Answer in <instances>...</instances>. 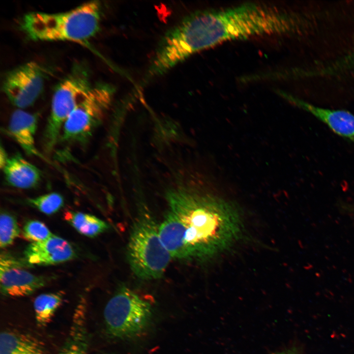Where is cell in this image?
Returning <instances> with one entry per match:
<instances>
[{
    "mask_svg": "<svg viewBox=\"0 0 354 354\" xmlns=\"http://www.w3.org/2000/svg\"><path fill=\"white\" fill-rule=\"evenodd\" d=\"M168 201L159 233L172 258L206 260L227 250L240 236L241 221L232 202L209 193L182 192L170 194Z\"/></svg>",
    "mask_w": 354,
    "mask_h": 354,
    "instance_id": "1",
    "label": "cell"
},
{
    "mask_svg": "<svg viewBox=\"0 0 354 354\" xmlns=\"http://www.w3.org/2000/svg\"><path fill=\"white\" fill-rule=\"evenodd\" d=\"M101 8L100 1L95 0L61 13L29 12L19 20V28L34 41L84 42L98 32Z\"/></svg>",
    "mask_w": 354,
    "mask_h": 354,
    "instance_id": "2",
    "label": "cell"
},
{
    "mask_svg": "<svg viewBox=\"0 0 354 354\" xmlns=\"http://www.w3.org/2000/svg\"><path fill=\"white\" fill-rule=\"evenodd\" d=\"M127 257L132 272L144 280L160 278L172 258L162 242L159 225L148 212L140 213L134 221Z\"/></svg>",
    "mask_w": 354,
    "mask_h": 354,
    "instance_id": "3",
    "label": "cell"
},
{
    "mask_svg": "<svg viewBox=\"0 0 354 354\" xmlns=\"http://www.w3.org/2000/svg\"><path fill=\"white\" fill-rule=\"evenodd\" d=\"M91 87L89 71L83 63H75L56 87L43 133V145L47 152L53 149L60 138L65 120Z\"/></svg>",
    "mask_w": 354,
    "mask_h": 354,
    "instance_id": "4",
    "label": "cell"
},
{
    "mask_svg": "<svg viewBox=\"0 0 354 354\" xmlns=\"http://www.w3.org/2000/svg\"><path fill=\"white\" fill-rule=\"evenodd\" d=\"M152 315L150 303L127 287L116 292L103 314L108 334L121 339L141 335L149 326Z\"/></svg>",
    "mask_w": 354,
    "mask_h": 354,
    "instance_id": "5",
    "label": "cell"
},
{
    "mask_svg": "<svg viewBox=\"0 0 354 354\" xmlns=\"http://www.w3.org/2000/svg\"><path fill=\"white\" fill-rule=\"evenodd\" d=\"M115 90L114 87L106 83L92 86L65 120L60 137L62 141L86 142L109 106Z\"/></svg>",
    "mask_w": 354,
    "mask_h": 354,
    "instance_id": "6",
    "label": "cell"
},
{
    "mask_svg": "<svg viewBox=\"0 0 354 354\" xmlns=\"http://www.w3.org/2000/svg\"><path fill=\"white\" fill-rule=\"evenodd\" d=\"M47 72L35 61H30L8 72L2 82V90L9 101L20 109L32 105L44 87Z\"/></svg>",
    "mask_w": 354,
    "mask_h": 354,
    "instance_id": "7",
    "label": "cell"
},
{
    "mask_svg": "<svg viewBox=\"0 0 354 354\" xmlns=\"http://www.w3.org/2000/svg\"><path fill=\"white\" fill-rule=\"evenodd\" d=\"M47 277L33 274L22 268L20 262L8 255H1L0 287L1 294L7 297L29 295L48 282Z\"/></svg>",
    "mask_w": 354,
    "mask_h": 354,
    "instance_id": "8",
    "label": "cell"
},
{
    "mask_svg": "<svg viewBox=\"0 0 354 354\" xmlns=\"http://www.w3.org/2000/svg\"><path fill=\"white\" fill-rule=\"evenodd\" d=\"M24 254L29 264L36 265L60 263L76 256L73 248L68 241L54 235L44 241L31 242Z\"/></svg>",
    "mask_w": 354,
    "mask_h": 354,
    "instance_id": "9",
    "label": "cell"
},
{
    "mask_svg": "<svg viewBox=\"0 0 354 354\" xmlns=\"http://www.w3.org/2000/svg\"><path fill=\"white\" fill-rule=\"evenodd\" d=\"M286 97L290 102L325 123L335 134L354 141V115L351 113L316 106L292 96L287 95Z\"/></svg>",
    "mask_w": 354,
    "mask_h": 354,
    "instance_id": "10",
    "label": "cell"
},
{
    "mask_svg": "<svg viewBox=\"0 0 354 354\" xmlns=\"http://www.w3.org/2000/svg\"><path fill=\"white\" fill-rule=\"evenodd\" d=\"M38 119L37 114L19 109L11 115L7 131L28 154L42 157L35 143Z\"/></svg>",
    "mask_w": 354,
    "mask_h": 354,
    "instance_id": "11",
    "label": "cell"
},
{
    "mask_svg": "<svg viewBox=\"0 0 354 354\" xmlns=\"http://www.w3.org/2000/svg\"><path fill=\"white\" fill-rule=\"evenodd\" d=\"M2 169L7 183L16 188H33L41 179L40 170L20 153L8 157Z\"/></svg>",
    "mask_w": 354,
    "mask_h": 354,
    "instance_id": "12",
    "label": "cell"
},
{
    "mask_svg": "<svg viewBox=\"0 0 354 354\" xmlns=\"http://www.w3.org/2000/svg\"><path fill=\"white\" fill-rule=\"evenodd\" d=\"M88 338L87 302L82 298L75 309L68 337L59 354H87Z\"/></svg>",
    "mask_w": 354,
    "mask_h": 354,
    "instance_id": "13",
    "label": "cell"
},
{
    "mask_svg": "<svg viewBox=\"0 0 354 354\" xmlns=\"http://www.w3.org/2000/svg\"><path fill=\"white\" fill-rule=\"evenodd\" d=\"M0 354H49L44 344L24 332L5 330L0 335Z\"/></svg>",
    "mask_w": 354,
    "mask_h": 354,
    "instance_id": "14",
    "label": "cell"
},
{
    "mask_svg": "<svg viewBox=\"0 0 354 354\" xmlns=\"http://www.w3.org/2000/svg\"><path fill=\"white\" fill-rule=\"evenodd\" d=\"M64 218L78 232L87 236H96L109 228L104 221L87 213L67 211Z\"/></svg>",
    "mask_w": 354,
    "mask_h": 354,
    "instance_id": "15",
    "label": "cell"
},
{
    "mask_svg": "<svg viewBox=\"0 0 354 354\" xmlns=\"http://www.w3.org/2000/svg\"><path fill=\"white\" fill-rule=\"evenodd\" d=\"M62 298L63 294L60 293L43 294L36 297L33 307L38 326H45L49 323Z\"/></svg>",
    "mask_w": 354,
    "mask_h": 354,
    "instance_id": "16",
    "label": "cell"
},
{
    "mask_svg": "<svg viewBox=\"0 0 354 354\" xmlns=\"http://www.w3.org/2000/svg\"><path fill=\"white\" fill-rule=\"evenodd\" d=\"M20 229L15 217L1 212L0 215V246L5 248L11 245L19 236Z\"/></svg>",
    "mask_w": 354,
    "mask_h": 354,
    "instance_id": "17",
    "label": "cell"
},
{
    "mask_svg": "<svg viewBox=\"0 0 354 354\" xmlns=\"http://www.w3.org/2000/svg\"><path fill=\"white\" fill-rule=\"evenodd\" d=\"M27 202L41 212L48 215L58 211L63 206L64 203L62 196L55 192L29 198Z\"/></svg>",
    "mask_w": 354,
    "mask_h": 354,
    "instance_id": "18",
    "label": "cell"
},
{
    "mask_svg": "<svg viewBox=\"0 0 354 354\" xmlns=\"http://www.w3.org/2000/svg\"><path fill=\"white\" fill-rule=\"evenodd\" d=\"M24 237L32 242L44 241L53 235L42 222L35 220L28 221L23 227Z\"/></svg>",
    "mask_w": 354,
    "mask_h": 354,
    "instance_id": "19",
    "label": "cell"
},
{
    "mask_svg": "<svg viewBox=\"0 0 354 354\" xmlns=\"http://www.w3.org/2000/svg\"><path fill=\"white\" fill-rule=\"evenodd\" d=\"M8 157L5 150L1 147L0 151V165L1 169L4 167Z\"/></svg>",
    "mask_w": 354,
    "mask_h": 354,
    "instance_id": "20",
    "label": "cell"
},
{
    "mask_svg": "<svg viewBox=\"0 0 354 354\" xmlns=\"http://www.w3.org/2000/svg\"><path fill=\"white\" fill-rule=\"evenodd\" d=\"M274 354H298L295 349H289Z\"/></svg>",
    "mask_w": 354,
    "mask_h": 354,
    "instance_id": "21",
    "label": "cell"
}]
</instances>
